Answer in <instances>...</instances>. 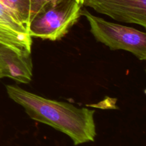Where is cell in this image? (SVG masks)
<instances>
[{"mask_svg": "<svg viewBox=\"0 0 146 146\" xmlns=\"http://www.w3.org/2000/svg\"><path fill=\"white\" fill-rule=\"evenodd\" d=\"M6 90L9 97L22 106L31 119L64 133L75 145L95 141L94 110L48 99L17 86L7 85Z\"/></svg>", "mask_w": 146, "mask_h": 146, "instance_id": "cell-1", "label": "cell"}, {"mask_svg": "<svg viewBox=\"0 0 146 146\" xmlns=\"http://www.w3.org/2000/svg\"><path fill=\"white\" fill-rule=\"evenodd\" d=\"M82 4L78 0H53L34 14L30 21L31 38L58 41L78 22Z\"/></svg>", "mask_w": 146, "mask_h": 146, "instance_id": "cell-2", "label": "cell"}, {"mask_svg": "<svg viewBox=\"0 0 146 146\" xmlns=\"http://www.w3.org/2000/svg\"><path fill=\"white\" fill-rule=\"evenodd\" d=\"M91 27L96 40L109 47L111 50H124L132 53L138 59H146V34L133 27L111 22L96 17L86 9H81Z\"/></svg>", "mask_w": 146, "mask_h": 146, "instance_id": "cell-3", "label": "cell"}, {"mask_svg": "<svg viewBox=\"0 0 146 146\" xmlns=\"http://www.w3.org/2000/svg\"><path fill=\"white\" fill-rule=\"evenodd\" d=\"M82 6L118 21L146 27V0H83Z\"/></svg>", "mask_w": 146, "mask_h": 146, "instance_id": "cell-4", "label": "cell"}, {"mask_svg": "<svg viewBox=\"0 0 146 146\" xmlns=\"http://www.w3.org/2000/svg\"><path fill=\"white\" fill-rule=\"evenodd\" d=\"M32 38L11 9L0 2V45L19 54H31Z\"/></svg>", "mask_w": 146, "mask_h": 146, "instance_id": "cell-5", "label": "cell"}, {"mask_svg": "<svg viewBox=\"0 0 146 146\" xmlns=\"http://www.w3.org/2000/svg\"><path fill=\"white\" fill-rule=\"evenodd\" d=\"M1 75L22 84L31 82L33 64L31 54H19L11 48L0 45Z\"/></svg>", "mask_w": 146, "mask_h": 146, "instance_id": "cell-6", "label": "cell"}, {"mask_svg": "<svg viewBox=\"0 0 146 146\" xmlns=\"http://www.w3.org/2000/svg\"><path fill=\"white\" fill-rule=\"evenodd\" d=\"M1 3L11 9L21 23L29 28L32 17L31 0H1Z\"/></svg>", "mask_w": 146, "mask_h": 146, "instance_id": "cell-7", "label": "cell"}, {"mask_svg": "<svg viewBox=\"0 0 146 146\" xmlns=\"http://www.w3.org/2000/svg\"><path fill=\"white\" fill-rule=\"evenodd\" d=\"M53 1V0H31V12H32V17H34L36 13L38 12L45 4L48 3L49 1ZM81 4H82L83 0H78Z\"/></svg>", "mask_w": 146, "mask_h": 146, "instance_id": "cell-8", "label": "cell"}, {"mask_svg": "<svg viewBox=\"0 0 146 146\" xmlns=\"http://www.w3.org/2000/svg\"><path fill=\"white\" fill-rule=\"evenodd\" d=\"M3 76L2 75H1V70H0V78H2Z\"/></svg>", "mask_w": 146, "mask_h": 146, "instance_id": "cell-9", "label": "cell"}]
</instances>
